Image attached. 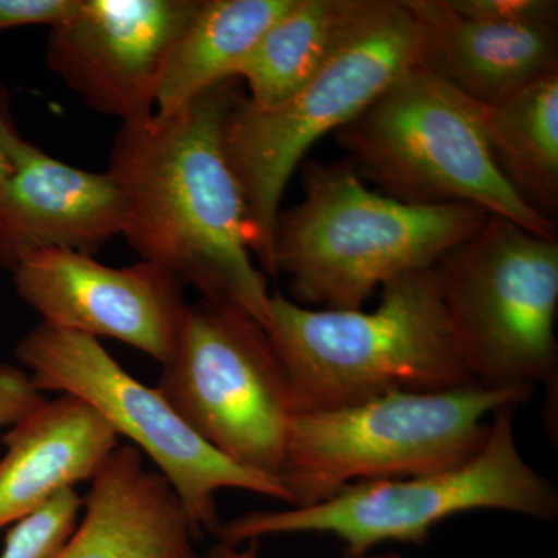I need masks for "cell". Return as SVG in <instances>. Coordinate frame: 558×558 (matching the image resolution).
<instances>
[{
	"instance_id": "obj_1",
	"label": "cell",
	"mask_w": 558,
	"mask_h": 558,
	"mask_svg": "<svg viewBox=\"0 0 558 558\" xmlns=\"http://www.w3.org/2000/svg\"><path fill=\"white\" fill-rule=\"evenodd\" d=\"M241 94L240 80H226L171 116L121 126L108 172L123 194L121 236L143 260L267 329L269 282L253 258L247 205L223 149Z\"/></svg>"
},
{
	"instance_id": "obj_2",
	"label": "cell",
	"mask_w": 558,
	"mask_h": 558,
	"mask_svg": "<svg viewBox=\"0 0 558 558\" xmlns=\"http://www.w3.org/2000/svg\"><path fill=\"white\" fill-rule=\"evenodd\" d=\"M303 199L279 213L274 258L293 303L362 311L377 289L433 269L483 227L473 205H410L369 189L347 159L301 163Z\"/></svg>"
},
{
	"instance_id": "obj_3",
	"label": "cell",
	"mask_w": 558,
	"mask_h": 558,
	"mask_svg": "<svg viewBox=\"0 0 558 558\" xmlns=\"http://www.w3.org/2000/svg\"><path fill=\"white\" fill-rule=\"evenodd\" d=\"M266 332L288 374L296 413L476 384L459 354L433 269L387 282L371 312L311 310L271 293Z\"/></svg>"
},
{
	"instance_id": "obj_4",
	"label": "cell",
	"mask_w": 558,
	"mask_h": 558,
	"mask_svg": "<svg viewBox=\"0 0 558 558\" xmlns=\"http://www.w3.org/2000/svg\"><path fill=\"white\" fill-rule=\"evenodd\" d=\"M418 25L403 0H348L328 57L284 105L258 109L244 94L223 124V149L247 205L252 253L277 278L275 227L286 186L319 140L336 134L417 62Z\"/></svg>"
},
{
	"instance_id": "obj_5",
	"label": "cell",
	"mask_w": 558,
	"mask_h": 558,
	"mask_svg": "<svg viewBox=\"0 0 558 558\" xmlns=\"http://www.w3.org/2000/svg\"><path fill=\"white\" fill-rule=\"evenodd\" d=\"M515 413L517 407L499 409L478 453L458 468L351 484L306 508L244 513L220 524L216 535L230 545L271 535H332L347 558H365L385 543L424 545L439 523L473 510L554 521L557 487L521 454Z\"/></svg>"
},
{
	"instance_id": "obj_6",
	"label": "cell",
	"mask_w": 558,
	"mask_h": 558,
	"mask_svg": "<svg viewBox=\"0 0 558 558\" xmlns=\"http://www.w3.org/2000/svg\"><path fill=\"white\" fill-rule=\"evenodd\" d=\"M532 391L475 384L295 413L279 472L289 508L317 505L351 484L458 468L483 447L492 416Z\"/></svg>"
},
{
	"instance_id": "obj_7",
	"label": "cell",
	"mask_w": 558,
	"mask_h": 558,
	"mask_svg": "<svg viewBox=\"0 0 558 558\" xmlns=\"http://www.w3.org/2000/svg\"><path fill=\"white\" fill-rule=\"evenodd\" d=\"M333 138L363 182L385 196L473 205L557 238V223L529 207L499 172L472 101L417 62Z\"/></svg>"
},
{
	"instance_id": "obj_8",
	"label": "cell",
	"mask_w": 558,
	"mask_h": 558,
	"mask_svg": "<svg viewBox=\"0 0 558 558\" xmlns=\"http://www.w3.org/2000/svg\"><path fill=\"white\" fill-rule=\"evenodd\" d=\"M433 271L459 354L476 384L557 385V238L490 215Z\"/></svg>"
},
{
	"instance_id": "obj_9",
	"label": "cell",
	"mask_w": 558,
	"mask_h": 558,
	"mask_svg": "<svg viewBox=\"0 0 558 558\" xmlns=\"http://www.w3.org/2000/svg\"><path fill=\"white\" fill-rule=\"evenodd\" d=\"M16 357L40 392L83 399L120 438L146 454L174 488L197 537L218 534V494L223 488L292 505L281 481L242 468L213 449L157 388L132 377L94 337L40 322L20 341Z\"/></svg>"
},
{
	"instance_id": "obj_10",
	"label": "cell",
	"mask_w": 558,
	"mask_h": 558,
	"mask_svg": "<svg viewBox=\"0 0 558 558\" xmlns=\"http://www.w3.org/2000/svg\"><path fill=\"white\" fill-rule=\"evenodd\" d=\"M156 388L213 449L279 480L295 403L288 374L255 319L215 301L189 304Z\"/></svg>"
},
{
	"instance_id": "obj_11",
	"label": "cell",
	"mask_w": 558,
	"mask_h": 558,
	"mask_svg": "<svg viewBox=\"0 0 558 558\" xmlns=\"http://www.w3.org/2000/svg\"><path fill=\"white\" fill-rule=\"evenodd\" d=\"M13 284L40 322L130 344L167 365L174 355L189 303L171 271L140 260L109 267L86 253H28L11 269Z\"/></svg>"
},
{
	"instance_id": "obj_12",
	"label": "cell",
	"mask_w": 558,
	"mask_h": 558,
	"mask_svg": "<svg viewBox=\"0 0 558 558\" xmlns=\"http://www.w3.org/2000/svg\"><path fill=\"white\" fill-rule=\"evenodd\" d=\"M199 0H80L51 28L47 65L90 109L148 123L168 54Z\"/></svg>"
},
{
	"instance_id": "obj_13",
	"label": "cell",
	"mask_w": 558,
	"mask_h": 558,
	"mask_svg": "<svg viewBox=\"0 0 558 558\" xmlns=\"http://www.w3.org/2000/svg\"><path fill=\"white\" fill-rule=\"evenodd\" d=\"M13 172L0 190V266L39 250L61 248L94 256L123 231V194L112 175L54 159L25 142L10 140Z\"/></svg>"
},
{
	"instance_id": "obj_14",
	"label": "cell",
	"mask_w": 558,
	"mask_h": 558,
	"mask_svg": "<svg viewBox=\"0 0 558 558\" xmlns=\"http://www.w3.org/2000/svg\"><path fill=\"white\" fill-rule=\"evenodd\" d=\"M403 2L418 25L417 64L476 105H498L558 69V25L469 20L447 0Z\"/></svg>"
},
{
	"instance_id": "obj_15",
	"label": "cell",
	"mask_w": 558,
	"mask_h": 558,
	"mask_svg": "<svg viewBox=\"0 0 558 558\" xmlns=\"http://www.w3.org/2000/svg\"><path fill=\"white\" fill-rule=\"evenodd\" d=\"M84 515L53 558H201L196 531L174 488L131 444L90 481Z\"/></svg>"
},
{
	"instance_id": "obj_16",
	"label": "cell",
	"mask_w": 558,
	"mask_h": 558,
	"mask_svg": "<svg viewBox=\"0 0 558 558\" xmlns=\"http://www.w3.org/2000/svg\"><path fill=\"white\" fill-rule=\"evenodd\" d=\"M120 436L94 407L60 395L10 427L0 459V531L76 483L92 481Z\"/></svg>"
},
{
	"instance_id": "obj_17",
	"label": "cell",
	"mask_w": 558,
	"mask_h": 558,
	"mask_svg": "<svg viewBox=\"0 0 558 558\" xmlns=\"http://www.w3.org/2000/svg\"><path fill=\"white\" fill-rule=\"evenodd\" d=\"M295 0H199L168 54L157 89L154 117H168L202 92L233 78L270 25Z\"/></svg>"
},
{
	"instance_id": "obj_18",
	"label": "cell",
	"mask_w": 558,
	"mask_h": 558,
	"mask_svg": "<svg viewBox=\"0 0 558 558\" xmlns=\"http://www.w3.org/2000/svg\"><path fill=\"white\" fill-rule=\"evenodd\" d=\"M472 106L499 172L529 207L556 222L558 69L498 105Z\"/></svg>"
},
{
	"instance_id": "obj_19",
	"label": "cell",
	"mask_w": 558,
	"mask_h": 558,
	"mask_svg": "<svg viewBox=\"0 0 558 558\" xmlns=\"http://www.w3.org/2000/svg\"><path fill=\"white\" fill-rule=\"evenodd\" d=\"M348 0H295L234 70L250 105L271 109L299 94L328 57Z\"/></svg>"
},
{
	"instance_id": "obj_20",
	"label": "cell",
	"mask_w": 558,
	"mask_h": 558,
	"mask_svg": "<svg viewBox=\"0 0 558 558\" xmlns=\"http://www.w3.org/2000/svg\"><path fill=\"white\" fill-rule=\"evenodd\" d=\"M83 498L65 488L7 534L0 558H53L78 524Z\"/></svg>"
},
{
	"instance_id": "obj_21",
	"label": "cell",
	"mask_w": 558,
	"mask_h": 558,
	"mask_svg": "<svg viewBox=\"0 0 558 558\" xmlns=\"http://www.w3.org/2000/svg\"><path fill=\"white\" fill-rule=\"evenodd\" d=\"M469 20L506 25H558L557 0H447Z\"/></svg>"
},
{
	"instance_id": "obj_22",
	"label": "cell",
	"mask_w": 558,
	"mask_h": 558,
	"mask_svg": "<svg viewBox=\"0 0 558 558\" xmlns=\"http://www.w3.org/2000/svg\"><path fill=\"white\" fill-rule=\"evenodd\" d=\"M46 402V395L33 385L31 374L0 365V428L13 427Z\"/></svg>"
},
{
	"instance_id": "obj_23",
	"label": "cell",
	"mask_w": 558,
	"mask_h": 558,
	"mask_svg": "<svg viewBox=\"0 0 558 558\" xmlns=\"http://www.w3.org/2000/svg\"><path fill=\"white\" fill-rule=\"evenodd\" d=\"M80 0H0V32L25 25L53 28L69 20Z\"/></svg>"
},
{
	"instance_id": "obj_24",
	"label": "cell",
	"mask_w": 558,
	"mask_h": 558,
	"mask_svg": "<svg viewBox=\"0 0 558 558\" xmlns=\"http://www.w3.org/2000/svg\"><path fill=\"white\" fill-rule=\"evenodd\" d=\"M13 120H11L7 102L0 94V190L5 185L13 172V160L10 154V140L16 134Z\"/></svg>"
},
{
	"instance_id": "obj_25",
	"label": "cell",
	"mask_w": 558,
	"mask_h": 558,
	"mask_svg": "<svg viewBox=\"0 0 558 558\" xmlns=\"http://www.w3.org/2000/svg\"><path fill=\"white\" fill-rule=\"evenodd\" d=\"M260 542L242 543V545H230V543L219 542L207 553L202 554L201 558H259Z\"/></svg>"
},
{
	"instance_id": "obj_26",
	"label": "cell",
	"mask_w": 558,
	"mask_h": 558,
	"mask_svg": "<svg viewBox=\"0 0 558 558\" xmlns=\"http://www.w3.org/2000/svg\"><path fill=\"white\" fill-rule=\"evenodd\" d=\"M365 558H405L400 556V554H377V556H366Z\"/></svg>"
}]
</instances>
